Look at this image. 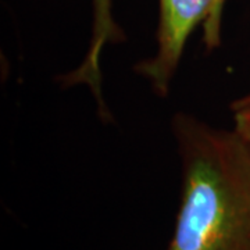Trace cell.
Here are the masks:
<instances>
[{
	"label": "cell",
	"instance_id": "cell-2",
	"mask_svg": "<svg viewBox=\"0 0 250 250\" xmlns=\"http://www.w3.org/2000/svg\"><path fill=\"white\" fill-rule=\"evenodd\" d=\"M227 0H159L160 18L157 28V50L152 59L135 65L161 98L167 96L178 70L188 39L197 25H203L207 50L221 45V20Z\"/></svg>",
	"mask_w": 250,
	"mask_h": 250
},
{
	"label": "cell",
	"instance_id": "cell-3",
	"mask_svg": "<svg viewBox=\"0 0 250 250\" xmlns=\"http://www.w3.org/2000/svg\"><path fill=\"white\" fill-rule=\"evenodd\" d=\"M92 38L89 49L83 56L80 65L62 77V82L67 86L75 85H88L93 98L98 104L99 116L103 121H108L111 114L107 104L103 99L102 90V71H100V59L102 52L108 43H118L125 39L124 32L118 27L116 20L113 18L111 0H92Z\"/></svg>",
	"mask_w": 250,
	"mask_h": 250
},
{
	"label": "cell",
	"instance_id": "cell-4",
	"mask_svg": "<svg viewBox=\"0 0 250 250\" xmlns=\"http://www.w3.org/2000/svg\"><path fill=\"white\" fill-rule=\"evenodd\" d=\"M231 110L233 117V131L250 147V93L235 100Z\"/></svg>",
	"mask_w": 250,
	"mask_h": 250
},
{
	"label": "cell",
	"instance_id": "cell-1",
	"mask_svg": "<svg viewBox=\"0 0 250 250\" xmlns=\"http://www.w3.org/2000/svg\"><path fill=\"white\" fill-rule=\"evenodd\" d=\"M182 189L166 250H250V147L233 129L172 118Z\"/></svg>",
	"mask_w": 250,
	"mask_h": 250
}]
</instances>
